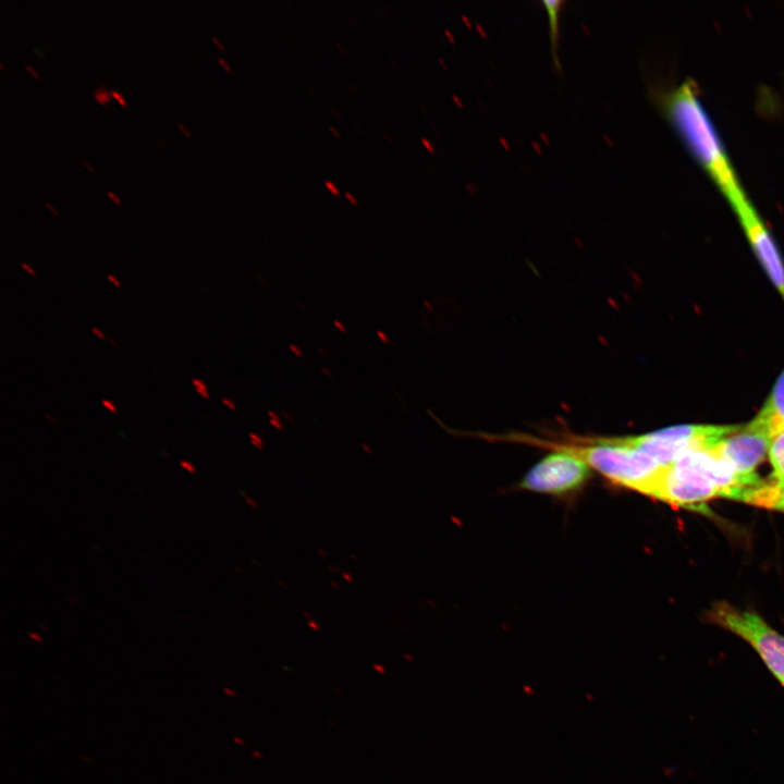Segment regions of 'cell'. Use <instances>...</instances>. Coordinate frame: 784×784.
I'll return each mask as SVG.
<instances>
[{"instance_id": "cell-1", "label": "cell", "mask_w": 784, "mask_h": 784, "mask_svg": "<svg viewBox=\"0 0 784 784\" xmlns=\"http://www.w3.org/2000/svg\"><path fill=\"white\" fill-rule=\"evenodd\" d=\"M663 112L724 194L733 210L750 201L690 79L657 96Z\"/></svg>"}, {"instance_id": "cell-2", "label": "cell", "mask_w": 784, "mask_h": 784, "mask_svg": "<svg viewBox=\"0 0 784 784\" xmlns=\"http://www.w3.org/2000/svg\"><path fill=\"white\" fill-rule=\"evenodd\" d=\"M504 440L568 452L611 482L647 497L665 467L628 444L624 437L568 436L553 441L513 433L506 434Z\"/></svg>"}, {"instance_id": "cell-3", "label": "cell", "mask_w": 784, "mask_h": 784, "mask_svg": "<svg viewBox=\"0 0 784 784\" xmlns=\"http://www.w3.org/2000/svg\"><path fill=\"white\" fill-rule=\"evenodd\" d=\"M752 481L736 475L709 449L690 452L666 465L649 497L670 505L699 510L714 498L735 500Z\"/></svg>"}, {"instance_id": "cell-4", "label": "cell", "mask_w": 784, "mask_h": 784, "mask_svg": "<svg viewBox=\"0 0 784 784\" xmlns=\"http://www.w3.org/2000/svg\"><path fill=\"white\" fill-rule=\"evenodd\" d=\"M739 427L740 425H679L640 436H627L624 439L660 465L666 466L690 452L710 449Z\"/></svg>"}, {"instance_id": "cell-5", "label": "cell", "mask_w": 784, "mask_h": 784, "mask_svg": "<svg viewBox=\"0 0 784 784\" xmlns=\"http://www.w3.org/2000/svg\"><path fill=\"white\" fill-rule=\"evenodd\" d=\"M707 620L747 641L784 686V636L755 612L740 610L727 602L715 603Z\"/></svg>"}, {"instance_id": "cell-6", "label": "cell", "mask_w": 784, "mask_h": 784, "mask_svg": "<svg viewBox=\"0 0 784 784\" xmlns=\"http://www.w3.org/2000/svg\"><path fill=\"white\" fill-rule=\"evenodd\" d=\"M591 468L579 457L551 450L523 477L519 488L532 492L563 495L581 488L589 479Z\"/></svg>"}, {"instance_id": "cell-7", "label": "cell", "mask_w": 784, "mask_h": 784, "mask_svg": "<svg viewBox=\"0 0 784 784\" xmlns=\"http://www.w3.org/2000/svg\"><path fill=\"white\" fill-rule=\"evenodd\" d=\"M771 436L751 421L722 438L709 450L724 462L736 475L752 480H761L756 474L757 467L768 456Z\"/></svg>"}, {"instance_id": "cell-8", "label": "cell", "mask_w": 784, "mask_h": 784, "mask_svg": "<svg viewBox=\"0 0 784 784\" xmlns=\"http://www.w3.org/2000/svg\"><path fill=\"white\" fill-rule=\"evenodd\" d=\"M734 212L758 261L784 302V261L769 229L751 201Z\"/></svg>"}, {"instance_id": "cell-9", "label": "cell", "mask_w": 784, "mask_h": 784, "mask_svg": "<svg viewBox=\"0 0 784 784\" xmlns=\"http://www.w3.org/2000/svg\"><path fill=\"white\" fill-rule=\"evenodd\" d=\"M750 421L767 431L771 438L784 430V368L760 411Z\"/></svg>"}, {"instance_id": "cell-10", "label": "cell", "mask_w": 784, "mask_h": 784, "mask_svg": "<svg viewBox=\"0 0 784 784\" xmlns=\"http://www.w3.org/2000/svg\"><path fill=\"white\" fill-rule=\"evenodd\" d=\"M736 501L784 513V482L771 479L745 489Z\"/></svg>"}, {"instance_id": "cell-11", "label": "cell", "mask_w": 784, "mask_h": 784, "mask_svg": "<svg viewBox=\"0 0 784 784\" xmlns=\"http://www.w3.org/2000/svg\"><path fill=\"white\" fill-rule=\"evenodd\" d=\"M543 9L549 20V32H550V50L552 60L558 70L561 69V62L559 58V21L562 8L564 5L563 0H542Z\"/></svg>"}, {"instance_id": "cell-12", "label": "cell", "mask_w": 784, "mask_h": 784, "mask_svg": "<svg viewBox=\"0 0 784 784\" xmlns=\"http://www.w3.org/2000/svg\"><path fill=\"white\" fill-rule=\"evenodd\" d=\"M768 458L772 466V479L784 482V430L771 438Z\"/></svg>"}, {"instance_id": "cell-13", "label": "cell", "mask_w": 784, "mask_h": 784, "mask_svg": "<svg viewBox=\"0 0 784 784\" xmlns=\"http://www.w3.org/2000/svg\"><path fill=\"white\" fill-rule=\"evenodd\" d=\"M93 97L99 105L107 106L111 100L110 89L100 85L94 90Z\"/></svg>"}, {"instance_id": "cell-14", "label": "cell", "mask_w": 784, "mask_h": 784, "mask_svg": "<svg viewBox=\"0 0 784 784\" xmlns=\"http://www.w3.org/2000/svg\"><path fill=\"white\" fill-rule=\"evenodd\" d=\"M192 384H193L195 391L197 392V394H199L203 399H205V400H209V399H210V393H209V391H208V387H207L206 382H205L203 379H200V378H193V379H192Z\"/></svg>"}, {"instance_id": "cell-15", "label": "cell", "mask_w": 784, "mask_h": 784, "mask_svg": "<svg viewBox=\"0 0 784 784\" xmlns=\"http://www.w3.org/2000/svg\"><path fill=\"white\" fill-rule=\"evenodd\" d=\"M180 466L186 473L192 474V475L196 474V471H197L196 466L191 461H187V460L180 461Z\"/></svg>"}, {"instance_id": "cell-16", "label": "cell", "mask_w": 784, "mask_h": 784, "mask_svg": "<svg viewBox=\"0 0 784 784\" xmlns=\"http://www.w3.org/2000/svg\"><path fill=\"white\" fill-rule=\"evenodd\" d=\"M110 95H111V98L115 99L120 106H122L124 108L127 107V102L121 93H119L115 89H110Z\"/></svg>"}, {"instance_id": "cell-17", "label": "cell", "mask_w": 784, "mask_h": 784, "mask_svg": "<svg viewBox=\"0 0 784 784\" xmlns=\"http://www.w3.org/2000/svg\"><path fill=\"white\" fill-rule=\"evenodd\" d=\"M90 332H91L97 339H99V340H101V341H108V340H109L108 336H107V334L105 333V331H103L101 328L97 327V326H93V327L90 328Z\"/></svg>"}, {"instance_id": "cell-18", "label": "cell", "mask_w": 784, "mask_h": 784, "mask_svg": "<svg viewBox=\"0 0 784 784\" xmlns=\"http://www.w3.org/2000/svg\"><path fill=\"white\" fill-rule=\"evenodd\" d=\"M101 404H102V406H103L106 409H108L110 413L117 414V413L119 412L117 405H115V404L113 403V401H111V400L102 399V400H101Z\"/></svg>"}, {"instance_id": "cell-19", "label": "cell", "mask_w": 784, "mask_h": 784, "mask_svg": "<svg viewBox=\"0 0 784 784\" xmlns=\"http://www.w3.org/2000/svg\"><path fill=\"white\" fill-rule=\"evenodd\" d=\"M106 279H107V281H108L109 283H111L114 287H117V289H121V287H122V282H121V280H120L115 274H113V273H107V274H106Z\"/></svg>"}, {"instance_id": "cell-20", "label": "cell", "mask_w": 784, "mask_h": 784, "mask_svg": "<svg viewBox=\"0 0 784 784\" xmlns=\"http://www.w3.org/2000/svg\"><path fill=\"white\" fill-rule=\"evenodd\" d=\"M20 266H21L22 270H24L28 275H30V277L37 275L35 268L30 264H28L26 261H21Z\"/></svg>"}, {"instance_id": "cell-21", "label": "cell", "mask_w": 784, "mask_h": 784, "mask_svg": "<svg viewBox=\"0 0 784 784\" xmlns=\"http://www.w3.org/2000/svg\"><path fill=\"white\" fill-rule=\"evenodd\" d=\"M324 186L328 188L329 192H331V194L335 196L340 195V191L333 182L327 180L324 181Z\"/></svg>"}, {"instance_id": "cell-22", "label": "cell", "mask_w": 784, "mask_h": 784, "mask_svg": "<svg viewBox=\"0 0 784 784\" xmlns=\"http://www.w3.org/2000/svg\"><path fill=\"white\" fill-rule=\"evenodd\" d=\"M107 196L113 201V204H115V205H118V206H121V205H122V200L120 199V197H119L114 192L108 191V192H107Z\"/></svg>"}, {"instance_id": "cell-23", "label": "cell", "mask_w": 784, "mask_h": 784, "mask_svg": "<svg viewBox=\"0 0 784 784\" xmlns=\"http://www.w3.org/2000/svg\"><path fill=\"white\" fill-rule=\"evenodd\" d=\"M221 402H222V404H223L224 406H226L228 408H230V409H232V411H235V409H236V404H235L234 401H232L231 399H229V397H222V399H221Z\"/></svg>"}, {"instance_id": "cell-24", "label": "cell", "mask_w": 784, "mask_h": 784, "mask_svg": "<svg viewBox=\"0 0 784 784\" xmlns=\"http://www.w3.org/2000/svg\"><path fill=\"white\" fill-rule=\"evenodd\" d=\"M24 68L35 79H39V74L36 69H34L29 64H24Z\"/></svg>"}, {"instance_id": "cell-25", "label": "cell", "mask_w": 784, "mask_h": 784, "mask_svg": "<svg viewBox=\"0 0 784 784\" xmlns=\"http://www.w3.org/2000/svg\"><path fill=\"white\" fill-rule=\"evenodd\" d=\"M217 61H218V63H219L228 73H231V72H232L231 66L229 65V63H228L224 59L218 58Z\"/></svg>"}, {"instance_id": "cell-26", "label": "cell", "mask_w": 784, "mask_h": 784, "mask_svg": "<svg viewBox=\"0 0 784 784\" xmlns=\"http://www.w3.org/2000/svg\"><path fill=\"white\" fill-rule=\"evenodd\" d=\"M345 198L352 204V205H358V200L354 195H352L350 192L344 193Z\"/></svg>"}, {"instance_id": "cell-27", "label": "cell", "mask_w": 784, "mask_h": 784, "mask_svg": "<svg viewBox=\"0 0 784 784\" xmlns=\"http://www.w3.org/2000/svg\"><path fill=\"white\" fill-rule=\"evenodd\" d=\"M28 638L32 639L33 641H36V642L42 641L41 636H39V634H37V633H35V632L28 633Z\"/></svg>"}, {"instance_id": "cell-28", "label": "cell", "mask_w": 784, "mask_h": 784, "mask_svg": "<svg viewBox=\"0 0 784 784\" xmlns=\"http://www.w3.org/2000/svg\"><path fill=\"white\" fill-rule=\"evenodd\" d=\"M44 206H45L46 209H48L52 215L58 216L59 212H58V210L56 209V207H54L53 205H51V204L48 203V201H45V203H44Z\"/></svg>"}, {"instance_id": "cell-29", "label": "cell", "mask_w": 784, "mask_h": 784, "mask_svg": "<svg viewBox=\"0 0 784 784\" xmlns=\"http://www.w3.org/2000/svg\"><path fill=\"white\" fill-rule=\"evenodd\" d=\"M177 127H179V130H180L186 137H189V136H191V132L188 131V128H187L184 124L177 123Z\"/></svg>"}, {"instance_id": "cell-30", "label": "cell", "mask_w": 784, "mask_h": 784, "mask_svg": "<svg viewBox=\"0 0 784 784\" xmlns=\"http://www.w3.org/2000/svg\"><path fill=\"white\" fill-rule=\"evenodd\" d=\"M211 40L221 51L224 50V46L222 45L221 40L218 37L212 36Z\"/></svg>"}, {"instance_id": "cell-31", "label": "cell", "mask_w": 784, "mask_h": 784, "mask_svg": "<svg viewBox=\"0 0 784 784\" xmlns=\"http://www.w3.org/2000/svg\"><path fill=\"white\" fill-rule=\"evenodd\" d=\"M44 417H45V419H46L47 421H49L50 424H53V425L57 424L56 417L52 416L51 414L45 413V414H44Z\"/></svg>"}, {"instance_id": "cell-32", "label": "cell", "mask_w": 784, "mask_h": 784, "mask_svg": "<svg viewBox=\"0 0 784 784\" xmlns=\"http://www.w3.org/2000/svg\"><path fill=\"white\" fill-rule=\"evenodd\" d=\"M82 164H83L86 169H88V171H89L90 173L95 171V169L90 166V163H89L88 161L82 160Z\"/></svg>"}, {"instance_id": "cell-33", "label": "cell", "mask_w": 784, "mask_h": 784, "mask_svg": "<svg viewBox=\"0 0 784 784\" xmlns=\"http://www.w3.org/2000/svg\"><path fill=\"white\" fill-rule=\"evenodd\" d=\"M329 130H330V132H331L334 136L341 137L340 132H339L334 126L330 125V126H329Z\"/></svg>"}, {"instance_id": "cell-34", "label": "cell", "mask_w": 784, "mask_h": 784, "mask_svg": "<svg viewBox=\"0 0 784 784\" xmlns=\"http://www.w3.org/2000/svg\"><path fill=\"white\" fill-rule=\"evenodd\" d=\"M108 342L117 350L120 348L119 343L114 339H109Z\"/></svg>"}, {"instance_id": "cell-35", "label": "cell", "mask_w": 784, "mask_h": 784, "mask_svg": "<svg viewBox=\"0 0 784 784\" xmlns=\"http://www.w3.org/2000/svg\"><path fill=\"white\" fill-rule=\"evenodd\" d=\"M421 142L424 143V145H425L428 149L431 150L430 144H429L425 138H422Z\"/></svg>"}, {"instance_id": "cell-36", "label": "cell", "mask_w": 784, "mask_h": 784, "mask_svg": "<svg viewBox=\"0 0 784 784\" xmlns=\"http://www.w3.org/2000/svg\"><path fill=\"white\" fill-rule=\"evenodd\" d=\"M0 69H1V71H3V64H2V62H0Z\"/></svg>"}]
</instances>
